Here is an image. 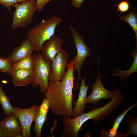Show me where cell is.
Masks as SVG:
<instances>
[{"instance_id":"1","label":"cell","mask_w":137,"mask_h":137,"mask_svg":"<svg viewBox=\"0 0 137 137\" xmlns=\"http://www.w3.org/2000/svg\"><path fill=\"white\" fill-rule=\"evenodd\" d=\"M66 72L61 80L49 81L45 97L49 101V109L54 114L71 118L73 112V90L75 79L73 62L68 63Z\"/></svg>"},{"instance_id":"2","label":"cell","mask_w":137,"mask_h":137,"mask_svg":"<svg viewBox=\"0 0 137 137\" xmlns=\"http://www.w3.org/2000/svg\"><path fill=\"white\" fill-rule=\"evenodd\" d=\"M62 21L61 17L52 15L42 20L28 30V38L31 43L34 50L41 51L44 44L55 35L56 27Z\"/></svg>"},{"instance_id":"3","label":"cell","mask_w":137,"mask_h":137,"mask_svg":"<svg viewBox=\"0 0 137 137\" xmlns=\"http://www.w3.org/2000/svg\"><path fill=\"white\" fill-rule=\"evenodd\" d=\"M68 29L77 51L76 55L72 61L73 62L74 71H77L78 72V79L75 87L76 89H77L79 87V82L81 78L80 73L81 68L87 58L91 56L92 52L91 48L86 43L83 37L73 26L70 25Z\"/></svg>"},{"instance_id":"4","label":"cell","mask_w":137,"mask_h":137,"mask_svg":"<svg viewBox=\"0 0 137 137\" xmlns=\"http://www.w3.org/2000/svg\"><path fill=\"white\" fill-rule=\"evenodd\" d=\"M37 0H26L13 6L15 10L12 13L11 28L13 29L24 28L32 22L35 12L37 11Z\"/></svg>"},{"instance_id":"5","label":"cell","mask_w":137,"mask_h":137,"mask_svg":"<svg viewBox=\"0 0 137 137\" xmlns=\"http://www.w3.org/2000/svg\"><path fill=\"white\" fill-rule=\"evenodd\" d=\"M32 56L34 62L33 78L32 84L33 87L39 85L40 92L45 95L48 90L51 70L50 62L45 61L42 54L39 52Z\"/></svg>"},{"instance_id":"6","label":"cell","mask_w":137,"mask_h":137,"mask_svg":"<svg viewBox=\"0 0 137 137\" xmlns=\"http://www.w3.org/2000/svg\"><path fill=\"white\" fill-rule=\"evenodd\" d=\"M69 55L67 52L62 48L57 53L51 62L49 81L61 80L65 73L68 64Z\"/></svg>"},{"instance_id":"7","label":"cell","mask_w":137,"mask_h":137,"mask_svg":"<svg viewBox=\"0 0 137 137\" xmlns=\"http://www.w3.org/2000/svg\"><path fill=\"white\" fill-rule=\"evenodd\" d=\"M38 106L33 105L30 108L22 109L14 107V113L19 120L22 129V137H30V129L37 111Z\"/></svg>"},{"instance_id":"8","label":"cell","mask_w":137,"mask_h":137,"mask_svg":"<svg viewBox=\"0 0 137 137\" xmlns=\"http://www.w3.org/2000/svg\"><path fill=\"white\" fill-rule=\"evenodd\" d=\"M99 69L95 81L92 87V92L87 97V104L92 103L96 106L99 101L101 99H111L115 93L114 91L107 90L104 87L101 81V73Z\"/></svg>"},{"instance_id":"9","label":"cell","mask_w":137,"mask_h":137,"mask_svg":"<svg viewBox=\"0 0 137 137\" xmlns=\"http://www.w3.org/2000/svg\"><path fill=\"white\" fill-rule=\"evenodd\" d=\"M63 40L54 35L44 44L41 51L43 59L47 62H51L57 53L62 49Z\"/></svg>"},{"instance_id":"10","label":"cell","mask_w":137,"mask_h":137,"mask_svg":"<svg viewBox=\"0 0 137 137\" xmlns=\"http://www.w3.org/2000/svg\"><path fill=\"white\" fill-rule=\"evenodd\" d=\"M86 73L84 78H81V83L79 89V93L77 100L73 102L74 106L73 108V112L72 118H76L84 113L85 106L87 104V93L89 85H85Z\"/></svg>"},{"instance_id":"11","label":"cell","mask_w":137,"mask_h":137,"mask_svg":"<svg viewBox=\"0 0 137 137\" xmlns=\"http://www.w3.org/2000/svg\"><path fill=\"white\" fill-rule=\"evenodd\" d=\"M49 107V100L45 97L41 104L38 106L33 121L34 125L33 129L36 137H41L42 127L44 122L47 120V115Z\"/></svg>"},{"instance_id":"12","label":"cell","mask_w":137,"mask_h":137,"mask_svg":"<svg viewBox=\"0 0 137 137\" xmlns=\"http://www.w3.org/2000/svg\"><path fill=\"white\" fill-rule=\"evenodd\" d=\"M18 118L13 113L5 116L0 123L6 128L9 137H22V129Z\"/></svg>"},{"instance_id":"13","label":"cell","mask_w":137,"mask_h":137,"mask_svg":"<svg viewBox=\"0 0 137 137\" xmlns=\"http://www.w3.org/2000/svg\"><path fill=\"white\" fill-rule=\"evenodd\" d=\"M34 51L31 43L27 38L22 42L19 46L15 48L8 58L15 63L23 58L31 56Z\"/></svg>"},{"instance_id":"14","label":"cell","mask_w":137,"mask_h":137,"mask_svg":"<svg viewBox=\"0 0 137 137\" xmlns=\"http://www.w3.org/2000/svg\"><path fill=\"white\" fill-rule=\"evenodd\" d=\"M11 75L13 83L15 86H25L28 84H32L33 78V70H14Z\"/></svg>"},{"instance_id":"15","label":"cell","mask_w":137,"mask_h":137,"mask_svg":"<svg viewBox=\"0 0 137 137\" xmlns=\"http://www.w3.org/2000/svg\"><path fill=\"white\" fill-rule=\"evenodd\" d=\"M130 53L133 58V61L130 68L126 71H124L119 68L116 69V73L112 74L114 76H119L121 79H128L130 78V76L132 73L137 72V44H135V48L130 52Z\"/></svg>"},{"instance_id":"16","label":"cell","mask_w":137,"mask_h":137,"mask_svg":"<svg viewBox=\"0 0 137 137\" xmlns=\"http://www.w3.org/2000/svg\"><path fill=\"white\" fill-rule=\"evenodd\" d=\"M136 106V105L134 104L127 109H124L122 112L116 117L114 123L112 128L108 132L113 136V137H123L124 133L121 132L117 133V129L127 113L132 108Z\"/></svg>"},{"instance_id":"17","label":"cell","mask_w":137,"mask_h":137,"mask_svg":"<svg viewBox=\"0 0 137 137\" xmlns=\"http://www.w3.org/2000/svg\"><path fill=\"white\" fill-rule=\"evenodd\" d=\"M0 104L5 116L14 113V107L11 105L9 99L0 84Z\"/></svg>"},{"instance_id":"18","label":"cell","mask_w":137,"mask_h":137,"mask_svg":"<svg viewBox=\"0 0 137 137\" xmlns=\"http://www.w3.org/2000/svg\"><path fill=\"white\" fill-rule=\"evenodd\" d=\"M118 20L127 23L131 26L135 35V43H137V15L134 11H130L126 14L121 16Z\"/></svg>"},{"instance_id":"19","label":"cell","mask_w":137,"mask_h":137,"mask_svg":"<svg viewBox=\"0 0 137 137\" xmlns=\"http://www.w3.org/2000/svg\"><path fill=\"white\" fill-rule=\"evenodd\" d=\"M33 66V61L31 56L23 58L14 63L13 69L14 70L20 69L32 70Z\"/></svg>"},{"instance_id":"20","label":"cell","mask_w":137,"mask_h":137,"mask_svg":"<svg viewBox=\"0 0 137 137\" xmlns=\"http://www.w3.org/2000/svg\"><path fill=\"white\" fill-rule=\"evenodd\" d=\"M14 63L9 58L0 57V72L5 73L11 75L13 71Z\"/></svg>"},{"instance_id":"21","label":"cell","mask_w":137,"mask_h":137,"mask_svg":"<svg viewBox=\"0 0 137 137\" xmlns=\"http://www.w3.org/2000/svg\"><path fill=\"white\" fill-rule=\"evenodd\" d=\"M127 120L129 126L128 131L124 133L123 137H127L131 134L135 136L137 135V118L129 115L127 117Z\"/></svg>"},{"instance_id":"22","label":"cell","mask_w":137,"mask_h":137,"mask_svg":"<svg viewBox=\"0 0 137 137\" xmlns=\"http://www.w3.org/2000/svg\"><path fill=\"white\" fill-rule=\"evenodd\" d=\"M117 10L115 12H119V14L127 12L129 10L130 5L128 0H123L116 5Z\"/></svg>"},{"instance_id":"23","label":"cell","mask_w":137,"mask_h":137,"mask_svg":"<svg viewBox=\"0 0 137 137\" xmlns=\"http://www.w3.org/2000/svg\"><path fill=\"white\" fill-rule=\"evenodd\" d=\"M26 0H0V4L9 11L11 9V7L13 6L16 3H21Z\"/></svg>"},{"instance_id":"24","label":"cell","mask_w":137,"mask_h":137,"mask_svg":"<svg viewBox=\"0 0 137 137\" xmlns=\"http://www.w3.org/2000/svg\"><path fill=\"white\" fill-rule=\"evenodd\" d=\"M54 0H37V11L41 12L48 2Z\"/></svg>"},{"instance_id":"25","label":"cell","mask_w":137,"mask_h":137,"mask_svg":"<svg viewBox=\"0 0 137 137\" xmlns=\"http://www.w3.org/2000/svg\"><path fill=\"white\" fill-rule=\"evenodd\" d=\"M85 0H71V2L72 6L74 7L79 8L82 6Z\"/></svg>"},{"instance_id":"26","label":"cell","mask_w":137,"mask_h":137,"mask_svg":"<svg viewBox=\"0 0 137 137\" xmlns=\"http://www.w3.org/2000/svg\"><path fill=\"white\" fill-rule=\"evenodd\" d=\"M0 137H9L8 133L6 128L0 123Z\"/></svg>"}]
</instances>
